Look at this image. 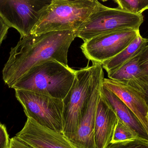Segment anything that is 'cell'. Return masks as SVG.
I'll return each mask as SVG.
<instances>
[{
	"label": "cell",
	"instance_id": "6da1fadb",
	"mask_svg": "<svg viewBox=\"0 0 148 148\" xmlns=\"http://www.w3.org/2000/svg\"><path fill=\"white\" fill-rule=\"evenodd\" d=\"M74 30L54 31L21 38L11 49L2 71L3 79L11 88L31 68L55 60L68 65L69 47L76 38Z\"/></svg>",
	"mask_w": 148,
	"mask_h": 148
},
{
	"label": "cell",
	"instance_id": "7a4b0ae2",
	"mask_svg": "<svg viewBox=\"0 0 148 148\" xmlns=\"http://www.w3.org/2000/svg\"><path fill=\"white\" fill-rule=\"evenodd\" d=\"M75 72L68 65L49 61L31 68L11 88L63 100L73 86Z\"/></svg>",
	"mask_w": 148,
	"mask_h": 148
},
{
	"label": "cell",
	"instance_id": "3957f363",
	"mask_svg": "<svg viewBox=\"0 0 148 148\" xmlns=\"http://www.w3.org/2000/svg\"><path fill=\"white\" fill-rule=\"evenodd\" d=\"M102 4L98 0H52L31 34L75 31Z\"/></svg>",
	"mask_w": 148,
	"mask_h": 148
},
{
	"label": "cell",
	"instance_id": "277c9868",
	"mask_svg": "<svg viewBox=\"0 0 148 148\" xmlns=\"http://www.w3.org/2000/svg\"><path fill=\"white\" fill-rule=\"evenodd\" d=\"M144 21L142 14L127 12L120 8L102 4L75 31L76 37L84 42L93 37L126 29L139 30Z\"/></svg>",
	"mask_w": 148,
	"mask_h": 148
},
{
	"label": "cell",
	"instance_id": "5b68a950",
	"mask_svg": "<svg viewBox=\"0 0 148 148\" xmlns=\"http://www.w3.org/2000/svg\"><path fill=\"white\" fill-rule=\"evenodd\" d=\"M15 90L16 97L27 118L63 134V100L36 92Z\"/></svg>",
	"mask_w": 148,
	"mask_h": 148
},
{
	"label": "cell",
	"instance_id": "8992f818",
	"mask_svg": "<svg viewBox=\"0 0 148 148\" xmlns=\"http://www.w3.org/2000/svg\"><path fill=\"white\" fill-rule=\"evenodd\" d=\"M95 66V64L91 66L88 64L85 67L76 70L73 86L63 100V134L66 137L77 129L92 89Z\"/></svg>",
	"mask_w": 148,
	"mask_h": 148
},
{
	"label": "cell",
	"instance_id": "52a82bcc",
	"mask_svg": "<svg viewBox=\"0 0 148 148\" xmlns=\"http://www.w3.org/2000/svg\"><path fill=\"white\" fill-rule=\"evenodd\" d=\"M52 0H0V16L21 38L31 35Z\"/></svg>",
	"mask_w": 148,
	"mask_h": 148
},
{
	"label": "cell",
	"instance_id": "ba28073f",
	"mask_svg": "<svg viewBox=\"0 0 148 148\" xmlns=\"http://www.w3.org/2000/svg\"><path fill=\"white\" fill-rule=\"evenodd\" d=\"M140 34V30L126 29L101 35L84 42L81 49L93 64H102L120 53Z\"/></svg>",
	"mask_w": 148,
	"mask_h": 148
},
{
	"label": "cell",
	"instance_id": "9c48e42d",
	"mask_svg": "<svg viewBox=\"0 0 148 148\" xmlns=\"http://www.w3.org/2000/svg\"><path fill=\"white\" fill-rule=\"evenodd\" d=\"M95 64L92 89L82 118L75 132L67 137L77 148H96L95 121L104 73L101 64Z\"/></svg>",
	"mask_w": 148,
	"mask_h": 148
},
{
	"label": "cell",
	"instance_id": "30bf717a",
	"mask_svg": "<svg viewBox=\"0 0 148 148\" xmlns=\"http://www.w3.org/2000/svg\"><path fill=\"white\" fill-rule=\"evenodd\" d=\"M16 138L32 148H77L61 132L42 126L27 118Z\"/></svg>",
	"mask_w": 148,
	"mask_h": 148
},
{
	"label": "cell",
	"instance_id": "8fae6325",
	"mask_svg": "<svg viewBox=\"0 0 148 148\" xmlns=\"http://www.w3.org/2000/svg\"><path fill=\"white\" fill-rule=\"evenodd\" d=\"M102 85L116 95L132 110L148 134V106L140 93L125 84L109 78L104 77Z\"/></svg>",
	"mask_w": 148,
	"mask_h": 148
},
{
	"label": "cell",
	"instance_id": "7c38bea8",
	"mask_svg": "<svg viewBox=\"0 0 148 148\" xmlns=\"http://www.w3.org/2000/svg\"><path fill=\"white\" fill-rule=\"evenodd\" d=\"M114 110L101 95L97 108L95 127L96 148H107L111 143L118 121Z\"/></svg>",
	"mask_w": 148,
	"mask_h": 148
},
{
	"label": "cell",
	"instance_id": "4fadbf2b",
	"mask_svg": "<svg viewBox=\"0 0 148 148\" xmlns=\"http://www.w3.org/2000/svg\"><path fill=\"white\" fill-rule=\"evenodd\" d=\"M101 95L111 108L118 119L130 129L138 138L148 141V134L144 126L134 113L116 95L102 86Z\"/></svg>",
	"mask_w": 148,
	"mask_h": 148
},
{
	"label": "cell",
	"instance_id": "5bb4252c",
	"mask_svg": "<svg viewBox=\"0 0 148 148\" xmlns=\"http://www.w3.org/2000/svg\"><path fill=\"white\" fill-rule=\"evenodd\" d=\"M139 54L115 70L108 73L109 78L125 84L136 90L141 78V70L139 65Z\"/></svg>",
	"mask_w": 148,
	"mask_h": 148
},
{
	"label": "cell",
	"instance_id": "9a60e30c",
	"mask_svg": "<svg viewBox=\"0 0 148 148\" xmlns=\"http://www.w3.org/2000/svg\"><path fill=\"white\" fill-rule=\"evenodd\" d=\"M148 44V39L143 38L139 34L135 40L120 53L102 63L103 68L107 73L115 70L140 53Z\"/></svg>",
	"mask_w": 148,
	"mask_h": 148
},
{
	"label": "cell",
	"instance_id": "2e32d148",
	"mask_svg": "<svg viewBox=\"0 0 148 148\" xmlns=\"http://www.w3.org/2000/svg\"><path fill=\"white\" fill-rule=\"evenodd\" d=\"M138 138L137 135L118 119L113 133L111 143Z\"/></svg>",
	"mask_w": 148,
	"mask_h": 148
},
{
	"label": "cell",
	"instance_id": "e0dca14e",
	"mask_svg": "<svg viewBox=\"0 0 148 148\" xmlns=\"http://www.w3.org/2000/svg\"><path fill=\"white\" fill-rule=\"evenodd\" d=\"M118 8L127 12L135 14H142L143 12L140 0H113Z\"/></svg>",
	"mask_w": 148,
	"mask_h": 148
},
{
	"label": "cell",
	"instance_id": "ac0fdd59",
	"mask_svg": "<svg viewBox=\"0 0 148 148\" xmlns=\"http://www.w3.org/2000/svg\"><path fill=\"white\" fill-rule=\"evenodd\" d=\"M107 148H148V141L140 138L111 143Z\"/></svg>",
	"mask_w": 148,
	"mask_h": 148
},
{
	"label": "cell",
	"instance_id": "d6986e66",
	"mask_svg": "<svg viewBox=\"0 0 148 148\" xmlns=\"http://www.w3.org/2000/svg\"><path fill=\"white\" fill-rule=\"evenodd\" d=\"M10 139L6 127L0 123V148H9Z\"/></svg>",
	"mask_w": 148,
	"mask_h": 148
},
{
	"label": "cell",
	"instance_id": "ffe728a7",
	"mask_svg": "<svg viewBox=\"0 0 148 148\" xmlns=\"http://www.w3.org/2000/svg\"><path fill=\"white\" fill-rule=\"evenodd\" d=\"M9 148H32L15 136L10 139Z\"/></svg>",
	"mask_w": 148,
	"mask_h": 148
},
{
	"label": "cell",
	"instance_id": "44dd1931",
	"mask_svg": "<svg viewBox=\"0 0 148 148\" xmlns=\"http://www.w3.org/2000/svg\"><path fill=\"white\" fill-rule=\"evenodd\" d=\"M9 27L0 16V46L8 34Z\"/></svg>",
	"mask_w": 148,
	"mask_h": 148
},
{
	"label": "cell",
	"instance_id": "7402d4cb",
	"mask_svg": "<svg viewBox=\"0 0 148 148\" xmlns=\"http://www.w3.org/2000/svg\"><path fill=\"white\" fill-rule=\"evenodd\" d=\"M143 11L148 9V0H140Z\"/></svg>",
	"mask_w": 148,
	"mask_h": 148
},
{
	"label": "cell",
	"instance_id": "603a6c76",
	"mask_svg": "<svg viewBox=\"0 0 148 148\" xmlns=\"http://www.w3.org/2000/svg\"><path fill=\"white\" fill-rule=\"evenodd\" d=\"M101 1H102L103 2L107 1H109V0H101Z\"/></svg>",
	"mask_w": 148,
	"mask_h": 148
},
{
	"label": "cell",
	"instance_id": "cb8c5ba5",
	"mask_svg": "<svg viewBox=\"0 0 148 148\" xmlns=\"http://www.w3.org/2000/svg\"><path fill=\"white\" fill-rule=\"evenodd\" d=\"M0 123H1V122H0Z\"/></svg>",
	"mask_w": 148,
	"mask_h": 148
}]
</instances>
